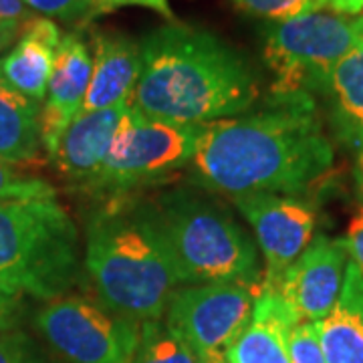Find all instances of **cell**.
<instances>
[{
    "mask_svg": "<svg viewBox=\"0 0 363 363\" xmlns=\"http://www.w3.org/2000/svg\"><path fill=\"white\" fill-rule=\"evenodd\" d=\"M333 166V145L315 99H271L250 116L202 125L192 168L208 192L236 196L295 194Z\"/></svg>",
    "mask_w": 363,
    "mask_h": 363,
    "instance_id": "cell-1",
    "label": "cell"
},
{
    "mask_svg": "<svg viewBox=\"0 0 363 363\" xmlns=\"http://www.w3.org/2000/svg\"><path fill=\"white\" fill-rule=\"evenodd\" d=\"M140 57L130 104L143 116L206 125L240 116L259 99L250 65L204 28L172 21L140 43Z\"/></svg>",
    "mask_w": 363,
    "mask_h": 363,
    "instance_id": "cell-2",
    "label": "cell"
},
{
    "mask_svg": "<svg viewBox=\"0 0 363 363\" xmlns=\"http://www.w3.org/2000/svg\"><path fill=\"white\" fill-rule=\"evenodd\" d=\"M83 271L109 311L138 325L164 317L182 279L152 198L105 196L91 210Z\"/></svg>",
    "mask_w": 363,
    "mask_h": 363,
    "instance_id": "cell-3",
    "label": "cell"
},
{
    "mask_svg": "<svg viewBox=\"0 0 363 363\" xmlns=\"http://www.w3.org/2000/svg\"><path fill=\"white\" fill-rule=\"evenodd\" d=\"M182 285L242 283L260 286L259 247L214 192L172 186L154 198Z\"/></svg>",
    "mask_w": 363,
    "mask_h": 363,
    "instance_id": "cell-4",
    "label": "cell"
},
{
    "mask_svg": "<svg viewBox=\"0 0 363 363\" xmlns=\"http://www.w3.org/2000/svg\"><path fill=\"white\" fill-rule=\"evenodd\" d=\"M81 269L77 224L57 198L0 202V289L52 301Z\"/></svg>",
    "mask_w": 363,
    "mask_h": 363,
    "instance_id": "cell-5",
    "label": "cell"
},
{
    "mask_svg": "<svg viewBox=\"0 0 363 363\" xmlns=\"http://www.w3.org/2000/svg\"><path fill=\"white\" fill-rule=\"evenodd\" d=\"M363 39V16L315 11L281 21L264 35L271 69V99H315L325 95L339 61Z\"/></svg>",
    "mask_w": 363,
    "mask_h": 363,
    "instance_id": "cell-6",
    "label": "cell"
},
{
    "mask_svg": "<svg viewBox=\"0 0 363 363\" xmlns=\"http://www.w3.org/2000/svg\"><path fill=\"white\" fill-rule=\"evenodd\" d=\"M202 125L143 116L128 105L119 119L99 176L85 194L117 196L168 184L172 174L192 164Z\"/></svg>",
    "mask_w": 363,
    "mask_h": 363,
    "instance_id": "cell-7",
    "label": "cell"
},
{
    "mask_svg": "<svg viewBox=\"0 0 363 363\" xmlns=\"http://www.w3.org/2000/svg\"><path fill=\"white\" fill-rule=\"evenodd\" d=\"M35 323L67 363H131L140 337V325L81 295L49 301Z\"/></svg>",
    "mask_w": 363,
    "mask_h": 363,
    "instance_id": "cell-8",
    "label": "cell"
},
{
    "mask_svg": "<svg viewBox=\"0 0 363 363\" xmlns=\"http://www.w3.org/2000/svg\"><path fill=\"white\" fill-rule=\"evenodd\" d=\"M259 286L242 283L182 285L172 293L166 323L202 363H226V351L250 323Z\"/></svg>",
    "mask_w": 363,
    "mask_h": 363,
    "instance_id": "cell-9",
    "label": "cell"
},
{
    "mask_svg": "<svg viewBox=\"0 0 363 363\" xmlns=\"http://www.w3.org/2000/svg\"><path fill=\"white\" fill-rule=\"evenodd\" d=\"M233 204L248 222L264 259L260 285L277 289L286 269L311 245L317 224L315 210L295 196L271 192L236 196Z\"/></svg>",
    "mask_w": 363,
    "mask_h": 363,
    "instance_id": "cell-10",
    "label": "cell"
},
{
    "mask_svg": "<svg viewBox=\"0 0 363 363\" xmlns=\"http://www.w3.org/2000/svg\"><path fill=\"white\" fill-rule=\"evenodd\" d=\"M350 255L343 238L317 236L281 277L277 291L301 321H321L337 303Z\"/></svg>",
    "mask_w": 363,
    "mask_h": 363,
    "instance_id": "cell-11",
    "label": "cell"
},
{
    "mask_svg": "<svg viewBox=\"0 0 363 363\" xmlns=\"http://www.w3.org/2000/svg\"><path fill=\"white\" fill-rule=\"evenodd\" d=\"M91 63V52L79 33H69L61 39L55 52L45 105L40 107V142L49 156L67 125L83 111Z\"/></svg>",
    "mask_w": 363,
    "mask_h": 363,
    "instance_id": "cell-12",
    "label": "cell"
},
{
    "mask_svg": "<svg viewBox=\"0 0 363 363\" xmlns=\"http://www.w3.org/2000/svg\"><path fill=\"white\" fill-rule=\"evenodd\" d=\"M128 105L81 111L67 125L51 154L52 164L61 178H65L77 190H89L104 168L119 119Z\"/></svg>",
    "mask_w": 363,
    "mask_h": 363,
    "instance_id": "cell-13",
    "label": "cell"
},
{
    "mask_svg": "<svg viewBox=\"0 0 363 363\" xmlns=\"http://www.w3.org/2000/svg\"><path fill=\"white\" fill-rule=\"evenodd\" d=\"M91 77L83 111L123 107L140 75V43L121 33H95L91 55Z\"/></svg>",
    "mask_w": 363,
    "mask_h": 363,
    "instance_id": "cell-14",
    "label": "cell"
},
{
    "mask_svg": "<svg viewBox=\"0 0 363 363\" xmlns=\"http://www.w3.org/2000/svg\"><path fill=\"white\" fill-rule=\"evenodd\" d=\"M63 39L47 16H28L11 52L0 57V79L13 89L43 104L52 73L55 52Z\"/></svg>",
    "mask_w": 363,
    "mask_h": 363,
    "instance_id": "cell-15",
    "label": "cell"
},
{
    "mask_svg": "<svg viewBox=\"0 0 363 363\" xmlns=\"http://www.w3.org/2000/svg\"><path fill=\"white\" fill-rule=\"evenodd\" d=\"M317 325L327 363H363V272L351 260L337 303Z\"/></svg>",
    "mask_w": 363,
    "mask_h": 363,
    "instance_id": "cell-16",
    "label": "cell"
},
{
    "mask_svg": "<svg viewBox=\"0 0 363 363\" xmlns=\"http://www.w3.org/2000/svg\"><path fill=\"white\" fill-rule=\"evenodd\" d=\"M40 107L0 79V160L30 166L39 160Z\"/></svg>",
    "mask_w": 363,
    "mask_h": 363,
    "instance_id": "cell-17",
    "label": "cell"
},
{
    "mask_svg": "<svg viewBox=\"0 0 363 363\" xmlns=\"http://www.w3.org/2000/svg\"><path fill=\"white\" fill-rule=\"evenodd\" d=\"M325 95L339 140L363 150V39L335 65Z\"/></svg>",
    "mask_w": 363,
    "mask_h": 363,
    "instance_id": "cell-18",
    "label": "cell"
},
{
    "mask_svg": "<svg viewBox=\"0 0 363 363\" xmlns=\"http://www.w3.org/2000/svg\"><path fill=\"white\" fill-rule=\"evenodd\" d=\"M131 363H202L190 345L164 319L140 325V337Z\"/></svg>",
    "mask_w": 363,
    "mask_h": 363,
    "instance_id": "cell-19",
    "label": "cell"
},
{
    "mask_svg": "<svg viewBox=\"0 0 363 363\" xmlns=\"http://www.w3.org/2000/svg\"><path fill=\"white\" fill-rule=\"evenodd\" d=\"M226 363H291L286 335L271 325L252 321L226 351Z\"/></svg>",
    "mask_w": 363,
    "mask_h": 363,
    "instance_id": "cell-20",
    "label": "cell"
},
{
    "mask_svg": "<svg viewBox=\"0 0 363 363\" xmlns=\"http://www.w3.org/2000/svg\"><path fill=\"white\" fill-rule=\"evenodd\" d=\"M233 2L245 13L269 18L274 23L325 9V0H233Z\"/></svg>",
    "mask_w": 363,
    "mask_h": 363,
    "instance_id": "cell-21",
    "label": "cell"
},
{
    "mask_svg": "<svg viewBox=\"0 0 363 363\" xmlns=\"http://www.w3.org/2000/svg\"><path fill=\"white\" fill-rule=\"evenodd\" d=\"M30 198H55V188L40 178L23 176L14 166L0 160V202Z\"/></svg>",
    "mask_w": 363,
    "mask_h": 363,
    "instance_id": "cell-22",
    "label": "cell"
},
{
    "mask_svg": "<svg viewBox=\"0 0 363 363\" xmlns=\"http://www.w3.org/2000/svg\"><path fill=\"white\" fill-rule=\"evenodd\" d=\"M286 351L291 363H327L319 337V325L315 321H301L291 329L286 337Z\"/></svg>",
    "mask_w": 363,
    "mask_h": 363,
    "instance_id": "cell-23",
    "label": "cell"
},
{
    "mask_svg": "<svg viewBox=\"0 0 363 363\" xmlns=\"http://www.w3.org/2000/svg\"><path fill=\"white\" fill-rule=\"evenodd\" d=\"M30 11H37L47 18H61L65 23H75L89 18L91 0H25Z\"/></svg>",
    "mask_w": 363,
    "mask_h": 363,
    "instance_id": "cell-24",
    "label": "cell"
},
{
    "mask_svg": "<svg viewBox=\"0 0 363 363\" xmlns=\"http://www.w3.org/2000/svg\"><path fill=\"white\" fill-rule=\"evenodd\" d=\"M121 6H143V9H150L154 13L162 14L164 18H168L169 23L174 21V13H172V6H169V0H91V13L95 14H105L121 9Z\"/></svg>",
    "mask_w": 363,
    "mask_h": 363,
    "instance_id": "cell-25",
    "label": "cell"
},
{
    "mask_svg": "<svg viewBox=\"0 0 363 363\" xmlns=\"http://www.w3.org/2000/svg\"><path fill=\"white\" fill-rule=\"evenodd\" d=\"M343 242L347 248L350 260L363 272V206H359V210L351 216Z\"/></svg>",
    "mask_w": 363,
    "mask_h": 363,
    "instance_id": "cell-26",
    "label": "cell"
},
{
    "mask_svg": "<svg viewBox=\"0 0 363 363\" xmlns=\"http://www.w3.org/2000/svg\"><path fill=\"white\" fill-rule=\"evenodd\" d=\"M25 357L23 337L11 331L9 325L0 323V363H23Z\"/></svg>",
    "mask_w": 363,
    "mask_h": 363,
    "instance_id": "cell-27",
    "label": "cell"
},
{
    "mask_svg": "<svg viewBox=\"0 0 363 363\" xmlns=\"http://www.w3.org/2000/svg\"><path fill=\"white\" fill-rule=\"evenodd\" d=\"M30 9L25 0H0V21L9 23H25L30 16Z\"/></svg>",
    "mask_w": 363,
    "mask_h": 363,
    "instance_id": "cell-28",
    "label": "cell"
},
{
    "mask_svg": "<svg viewBox=\"0 0 363 363\" xmlns=\"http://www.w3.org/2000/svg\"><path fill=\"white\" fill-rule=\"evenodd\" d=\"M325 9L339 14L359 16L363 13V0H325Z\"/></svg>",
    "mask_w": 363,
    "mask_h": 363,
    "instance_id": "cell-29",
    "label": "cell"
},
{
    "mask_svg": "<svg viewBox=\"0 0 363 363\" xmlns=\"http://www.w3.org/2000/svg\"><path fill=\"white\" fill-rule=\"evenodd\" d=\"M18 297L21 295H14V293L0 289V323L2 325L11 323V317L18 307Z\"/></svg>",
    "mask_w": 363,
    "mask_h": 363,
    "instance_id": "cell-30",
    "label": "cell"
},
{
    "mask_svg": "<svg viewBox=\"0 0 363 363\" xmlns=\"http://www.w3.org/2000/svg\"><path fill=\"white\" fill-rule=\"evenodd\" d=\"M21 26L23 23H9V21H0V52L6 47H11L14 40L21 35Z\"/></svg>",
    "mask_w": 363,
    "mask_h": 363,
    "instance_id": "cell-31",
    "label": "cell"
},
{
    "mask_svg": "<svg viewBox=\"0 0 363 363\" xmlns=\"http://www.w3.org/2000/svg\"><path fill=\"white\" fill-rule=\"evenodd\" d=\"M355 184H357V192L363 200V150L357 152V162H355Z\"/></svg>",
    "mask_w": 363,
    "mask_h": 363,
    "instance_id": "cell-32",
    "label": "cell"
},
{
    "mask_svg": "<svg viewBox=\"0 0 363 363\" xmlns=\"http://www.w3.org/2000/svg\"><path fill=\"white\" fill-rule=\"evenodd\" d=\"M23 363H45V362H40V359H37V357H30V355H26L25 362Z\"/></svg>",
    "mask_w": 363,
    "mask_h": 363,
    "instance_id": "cell-33",
    "label": "cell"
}]
</instances>
